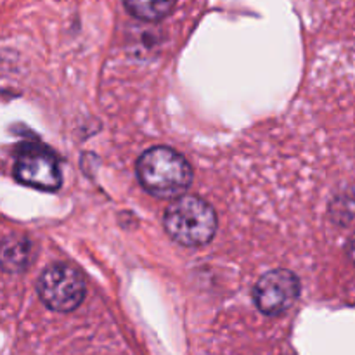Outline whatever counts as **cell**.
Instances as JSON below:
<instances>
[{"label":"cell","mask_w":355,"mask_h":355,"mask_svg":"<svg viewBox=\"0 0 355 355\" xmlns=\"http://www.w3.org/2000/svg\"><path fill=\"white\" fill-rule=\"evenodd\" d=\"M14 177L24 186L42 191H58L62 184L61 168L52 155L45 151H24L14 166Z\"/></svg>","instance_id":"obj_5"},{"label":"cell","mask_w":355,"mask_h":355,"mask_svg":"<svg viewBox=\"0 0 355 355\" xmlns=\"http://www.w3.org/2000/svg\"><path fill=\"white\" fill-rule=\"evenodd\" d=\"M163 224L173 241L196 248L214 239L217 231V215L201 198L182 196L166 208Z\"/></svg>","instance_id":"obj_2"},{"label":"cell","mask_w":355,"mask_h":355,"mask_svg":"<svg viewBox=\"0 0 355 355\" xmlns=\"http://www.w3.org/2000/svg\"><path fill=\"white\" fill-rule=\"evenodd\" d=\"M137 177L148 193L173 198L186 193L193 180V170L179 151L165 146H155L139 158Z\"/></svg>","instance_id":"obj_1"},{"label":"cell","mask_w":355,"mask_h":355,"mask_svg":"<svg viewBox=\"0 0 355 355\" xmlns=\"http://www.w3.org/2000/svg\"><path fill=\"white\" fill-rule=\"evenodd\" d=\"M300 297V281L291 270L277 269L259 279L253 290V302L266 315H279L293 307Z\"/></svg>","instance_id":"obj_4"},{"label":"cell","mask_w":355,"mask_h":355,"mask_svg":"<svg viewBox=\"0 0 355 355\" xmlns=\"http://www.w3.org/2000/svg\"><path fill=\"white\" fill-rule=\"evenodd\" d=\"M37 291L51 311L71 312L85 298V279L75 267L54 263L42 272Z\"/></svg>","instance_id":"obj_3"},{"label":"cell","mask_w":355,"mask_h":355,"mask_svg":"<svg viewBox=\"0 0 355 355\" xmlns=\"http://www.w3.org/2000/svg\"><path fill=\"white\" fill-rule=\"evenodd\" d=\"M31 243L24 236H7L0 241V267L6 272L19 274L28 269L31 260Z\"/></svg>","instance_id":"obj_6"},{"label":"cell","mask_w":355,"mask_h":355,"mask_svg":"<svg viewBox=\"0 0 355 355\" xmlns=\"http://www.w3.org/2000/svg\"><path fill=\"white\" fill-rule=\"evenodd\" d=\"M128 12L141 21H162L173 10L175 0H123Z\"/></svg>","instance_id":"obj_7"}]
</instances>
